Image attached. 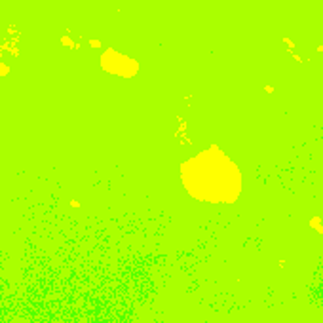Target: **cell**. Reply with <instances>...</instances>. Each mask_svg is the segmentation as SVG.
Masks as SVG:
<instances>
[{"label":"cell","instance_id":"cell-1","mask_svg":"<svg viewBox=\"0 0 323 323\" xmlns=\"http://www.w3.org/2000/svg\"><path fill=\"white\" fill-rule=\"evenodd\" d=\"M182 179L194 196L207 202H232L240 192L238 169L215 148L182 166Z\"/></svg>","mask_w":323,"mask_h":323}]
</instances>
